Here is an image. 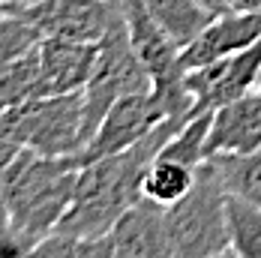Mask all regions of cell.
<instances>
[{
	"mask_svg": "<svg viewBox=\"0 0 261 258\" xmlns=\"http://www.w3.org/2000/svg\"><path fill=\"white\" fill-rule=\"evenodd\" d=\"M0 138L39 156H72L87 144L84 90L63 96H39L9 105L0 117Z\"/></svg>",
	"mask_w": 261,
	"mask_h": 258,
	"instance_id": "cell-3",
	"label": "cell"
},
{
	"mask_svg": "<svg viewBox=\"0 0 261 258\" xmlns=\"http://www.w3.org/2000/svg\"><path fill=\"white\" fill-rule=\"evenodd\" d=\"M6 6H9V0H0V12H6Z\"/></svg>",
	"mask_w": 261,
	"mask_h": 258,
	"instance_id": "cell-25",
	"label": "cell"
},
{
	"mask_svg": "<svg viewBox=\"0 0 261 258\" xmlns=\"http://www.w3.org/2000/svg\"><path fill=\"white\" fill-rule=\"evenodd\" d=\"M198 168L180 156H171L165 150H159L156 159L147 165V174L141 183V192L147 201H156L162 207L177 204L180 198H186L192 192V186L198 183Z\"/></svg>",
	"mask_w": 261,
	"mask_h": 258,
	"instance_id": "cell-13",
	"label": "cell"
},
{
	"mask_svg": "<svg viewBox=\"0 0 261 258\" xmlns=\"http://www.w3.org/2000/svg\"><path fill=\"white\" fill-rule=\"evenodd\" d=\"M33 3H39V0H9L6 12H21V9H27V6H33Z\"/></svg>",
	"mask_w": 261,
	"mask_h": 258,
	"instance_id": "cell-22",
	"label": "cell"
},
{
	"mask_svg": "<svg viewBox=\"0 0 261 258\" xmlns=\"http://www.w3.org/2000/svg\"><path fill=\"white\" fill-rule=\"evenodd\" d=\"M228 231L240 258H261V204L228 195Z\"/></svg>",
	"mask_w": 261,
	"mask_h": 258,
	"instance_id": "cell-17",
	"label": "cell"
},
{
	"mask_svg": "<svg viewBox=\"0 0 261 258\" xmlns=\"http://www.w3.org/2000/svg\"><path fill=\"white\" fill-rule=\"evenodd\" d=\"M75 180L79 168L66 156H39L21 147L3 177L6 231L24 246L48 237L75 201Z\"/></svg>",
	"mask_w": 261,
	"mask_h": 258,
	"instance_id": "cell-2",
	"label": "cell"
},
{
	"mask_svg": "<svg viewBox=\"0 0 261 258\" xmlns=\"http://www.w3.org/2000/svg\"><path fill=\"white\" fill-rule=\"evenodd\" d=\"M210 258H240V255L234 252V246H225V249H219V252H213Z\"/></svg>",
	"mask_w": 261,
	"mask_h": 258,
	"instance_id": "cell-23",
	"label": "cell"
},
{
	"mask_svg": "<svg viewBox=\"0 0 261 258\" xmlns=\"http://www.w3.org/2000/svg\"><path fill=\"white\" fill-rule=\"evenodd\" d=\"M228 6L237 12H261V0H228Z\"/></svg>",
	"mask_w": 261,
	"mask_h": 258,
	"instance_id": "cell-20",
	"label": "cell"
},
{
	"mask_svg": "<svg viewBox=\"0 0 261 258\" xmlns=\"http://www.w3.org/2000/svg\"><path fill=\"white\" fill-rule=\"evenodd\" d=\"M42 39L102 42L105 33L123 18L120 0H39L21 9Z\"/></svg>",
	"mask_w": 261,
	"mask_h": 258,
	"instance_id": "cell-7",
	"label": "cell"
},
{
	"mask_svg": "<svg viewBox=\"0 0 261 258\" xmlns=\"http://www.w3.org/2000/svg\"><path fill=\"white\" fill-rule=\"evenodd\" d=\"M168 234L174 258H210L213 252L231 246L228 231V192L216 177L210 159L198 168V183L177 204L165 207Z\"/></svg>",
	"mask_w": 261,
	"mask_h": 258,
	"instance_id": "cell-4",
	"label": "cell"
},
{
	"mask_svg": "<svg viewBox=\"0 0 261 258\" xmlns=\"http://www.w3.org/2000/svg\"><path fill=\"white\" fill-rule=\"evenodd\" d=\"M168 117H174V114L168 111V105L162 102L153 90L129 93V96L117 99V102L108 108V114L102 117L96 135L81 147L79 153L66 156V159H69L72 168H84V165H90L96 159L123 153V150L135 147L138 141H144Z\"/></svg>",
	"mask_w": 261,
	"mask_h": 258,
	"instance_id": "cell-6",
	"label": "cell"
},
{
	"mask_svg": "<svg viewBox=\"0 0 261 258\" xmlns=\"http://www.w3.org/2000/svg\"><path fill=\"white\" fill-rule=\"evenodd\" d=\"M210 165L228 195L261 204V147L252 153L213 156Z\"/></svg>",
	"mask_w": 261,
	"mask_h": 258,
	"instance_id": "cell-15",
	"label": "cell"
},
{
	"mask_svg": "<svg viewBox=\"0 0 261 258\" xmlns=\"http://www.w3.org/2000/svg\"><path fill=\"white\" fill-rule=\"evenodd\" d=\"M186 120H180V117H168L135 147L79 168L75 201H72L69 213L60 219V225L54 231L79 237V240L111 231L114 222L132 204H138L144 198L141 183H144V174H147V165L156 159V153L165 147V141Z\"/></svg>",
	"mask_w": 261,
	"mask_h": 258,
	"instance_id": "cell-1",
	"label": "cell"
},
{
	"mask_svg": "<svg viewBox=\"0 0 261 258\" xmlns=\"http://www.w3.org/2000/svg\"><path fill=\"white\" fill-rule=\"evenodd\" d=\"M261 39V12H222L210 21L186 48L180 51V60L189 69L216 63L228 54H237L243 48H249L252 42Z\"/></svg>",
	"mask_w": 261,
	"mask_h": 258,
	"instance_id": "cell-11",
	"label": "cell"
},
{
	"mask_svg": "<svg viewBox=\"0 0 261 258\" xmlns=\"http://www.w3.org/2000/svg\"><path fill=\"white\" fill-rule=\"evenodd\" d=\"M144 90H153V78L132 48L126 18H120L99 42V57L93 66V75L84 87V135H87V141L96 135L102 117L117 99H123L129 93H144Z\"/></svg>",
	"mask_w": 261,
	"mask_h": 258,
	"instance_id": "cell-5",
	"label": "cell"
},
{
	"mask_svg": "<svg viewBox=\"0 0 261 258\" xmlns=\"http://www.w3.org/2000/svg\"><path fill=\"white\" fill-rule=\"evenodd\" d=\"M42 33L18 12H0V78L6 75L21 57L36 51Z\"/></svg>",
	"mask_w": 261,
	"mask_h": 258,
	"instance_id": "cell-16",
	"label": "cell"
},
{
	"mask_svg": "<svg viewBox=\"0 0 261 258\" xmlns=\"http://www.w3.org/2000/svg\"><path fill=\"white\" fill-rule=\"evenodd\" d=\"M79 237L51 231L48 237H42L39 243H33L27 249V258H79Z\"/></svg>",
	"mask_w": 261,
	"mask_h": 258,
	"instance_id": "cell-18",
	"label": "cell"
},
{
	"mask_svg": "<svg viewBox=\"0 0 261 258\" xmlns=\"http://www.w3.org/2000/svg\"><path fill=\"white\" fill-rule=\"evenodd\" d=\"M258 93H261V81H258Z\"/></svg>",
	"mask_w": 261,
	"mask_h": 258,
	"instance_id": "cell-26",
	"label": "cell"
},
{
	"mask_svg": "<svg viewBox=\"0 0 261 258\" xmlns=\"http://www.w3.org/2000/svg\"><path fill=\"white\" fill-rule=\"evenodd\" d=\"M261 147V93L258 87L246 96L231 99L210 111V129L204 141L207 159L213 156L252 153Z\"/></svg>",
	"mask_w": 261,
	"mask_h": 258,
	"instance_id": "cell-10",
	"label": "cell"
},
{
	"mask_svg": "<svg viewBox=\"0 0 261 258\" xmlns=\"http://www.w3.org/2000/svg\"><path fill=\"white\" fill-rule=\"evenodd\" d=\"M6 108H9V99H6V93H3V87H0V117H3Z\"/></svg>",
	"mask_w": 261,
	"mask_h": 258,
	"instance_id": "cell-24",
	"label": "cell"
},
{
	"mask_svg": "<svg viewBox=\"0 0 261 258\" xmlns=\"http://www.w3.org/2000/svg\"><path fill=\"white\" fill-rule=\"evenodd\" d=\"M120 258H174L165 207L141 198L111 228Z\"/></svg>",
	"mask_w": 261,
	"mask_h": 258,
	"instance_id": "cell-12",
	"label": "cell"
},
{
	"mask_svg": "<svg viewBox=\"0 0 261 258\" xmlns=\"http://www.w3.org/2000/svg\"><path fill=\"white\" fill-rule=\"evenodd\" d=\"M79 258H120V252H117V243L108 231L99 237H84L79 243Z\"/></svg>",
	"mask_w": 261,
	"mask_h": 258,
	"instance_id": "cell-19",
	"label": "cell"
},
{
	"mask_svg": "<svg viewBox=\"0 0 261 258\" xmlns=\"http://www.w3.org/2000/svg\"><path fill=\"white\" fill-rule=\"evenodd\" d=\"M144 6L150 9L156 24L174 39V45H180V51L216 18L198 0H144Z\"/></svg>",
	"mask_w": 261,
	"mask_h": 258,
	"instance_id": "cell-14",
	"label": "cell"
},
{
	"mask_svg": "<svg viewBox=\"0 0 261 258\" xmlns=\"http://www.w3.org/2000/svg\"><path fill=\"white\" fill-rule=\"evenodd\" d=\"M261 81V39L237 54H228L216 63L186 72V90L192 96L189 117L210 114L219 105L246 96Z\"/></svg>",
	"mask_w": 261,
	"mask_h": 258,
	"instance_id": "cell-8",
	"label": "cell"
},
{
	"mask_svg": "<svg viewBox=\"0 0 261 258\" xmlns=\"http://www.w3.org/2000/svg\"><path fill=\"white\" fill-rule=\"evenodd\" d=\"M39 96L81 93L93 75L99 42H69V39H42L39 42Z\"/></svg>",
	"mask_w": 261,
	"mask_h": 258,
	"instance_id": "cell-9",
	"label": "cell"
},
{
	"mask_svg": "<svg viewBox=\"0 0 261 258\" xmlns=\"http://www.w3.org/2000/svg\"><path fill=\"white\" fill-rule=\"evenodd\" d=\"M204 9H210L213 15H222V12H231V6H228V0H198Z\"/></svg>",
	"mask_w": 261,
	"mask_h": 258,
	"instance_id": "cell-21",
	"label": "cell"
}]
</instances>
